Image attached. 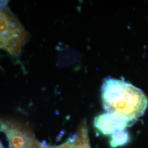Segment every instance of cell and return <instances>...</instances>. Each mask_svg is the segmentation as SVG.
<instances>
[{
	"label": "cell",
	"mask_w": 148,
	"mask_h": 148,
	"mask_svg": "<svg viewBox=\"0 0 148 148\" xmlns=\"http://www.w3.org/2000/svg\"><path fill=\"white\" fill-rule=\"evenodd\" d=\"M28 37V33L8 6L7 1H0V49L12 56H18Z\"/></svg>",
	"instance_id": "cell-2"
},
{
	"label": "cell",
	"mask_w": 148,
	"mask_h": 148,
	"mask_svg": "<svg viewBox=\"0 0 148 148\" xmlns=\"http://www.w3.org/2000/svg\"><path fill=\"white\" fill-rule=\"evenodd\" d=\"M101 100L106 112L119 114L130 123L143 115L148 104L143 90L124 80L111 77L103 83Z\"/></svg>",
	"instance_id": "cell-1"
},
{
	"label": "cell",
	"mask_w": 148,
	"mask_h": 148,
	"mask_svg": "<svg viewBox=\"0 0 148 148\" xmlns=\"http://www.w3.org/2000/svg\"><path fill=\"white\" fill-rule=\"evenodd\" d=\"M112 138H111L110 145L112 147H117L122 145H124L128 140V136L127 134L123 130L118 131L112 134Z\"/></svg>",
	"instance_id": "cell-6"
},
{
	"label": "cell",
	"mask_w": 148,
	"mask_h": 148,
	"mask_svg": "<svg viewBox=\"0 0 148 148\" xmlns=\"http://www.w3.org/2000/svg\"><path fill=\"white\" fill-rule=\"evenodd\" d=\"M40 148H73V138L67 140L66 143L62 144V145L58 146L40 145Z\"/></svg>",
	"instance_id": "cell-7"
},
{
	"label": "cell",
	"mask_w": 148,
	"mask_h": 148,
	"mask_svg": "<svg viewBox=\"0 0 148 148\" xmlns=\"http://www.w3.org/2000/svg\"><path fill=\"white\" fill-rule=\"evenodd\" d=\"M95 126L103 134H113L118 131L123 130L129 122L123 116L114 113L100 114L95 119Z\"/></svg>",
	"instance_id": "cell-4"
},
{
	"label": "cell",
	"mask_w": 148,
	"mask_h": 148,
	"mask_svg": "<svg viewBox=\"0 0 148 148\" xmlns=\"http://www.w3.org/2000/svg\"><path fill=\"white\" fill-rule=\"evenodd\" d=\"M73 148H90L86 125L83 123L73 138Z\"/></svg>",
	"instance_id": "cell-5"
},
{
	"label": "cell",
	"mask_w": 148,
	"mask_h": 148,
	"mask_svg": "<svg viewBox=\"0 0 148 148\" xmlns=\"http://www.w3.org/2000/svg\"><path fill=\"white\" fill-rule=\"evenodd\" d=\"M0 148H5L4 147H3V145H2V143H1V141H0Z\"/></svg>",
	"instance_id": "cell-8"
},
{
	"label": "cell",
	"mask_w": 148,
	"mask_h": 148,
	"mask_svg": "<svg viewBox=\"0 0 148 148\" xmlns=\"http://www.w3.org/2000/svg\"><path fill=\"white\" fill-rule=\"evenodd\" d=\"M0 132L7 136L10 148H40L41 145L32 131L15 119H0Z\"/></svg>",
	"instance_id": "cell-3"
}]
</instances>
